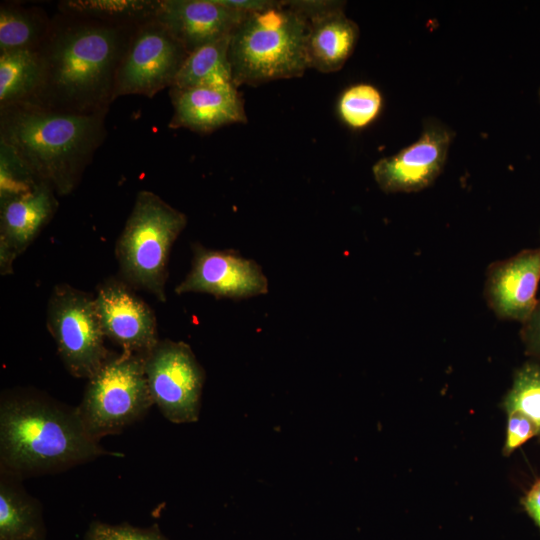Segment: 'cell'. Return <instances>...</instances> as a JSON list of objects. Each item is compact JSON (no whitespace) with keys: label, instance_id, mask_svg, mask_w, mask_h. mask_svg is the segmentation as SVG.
<instances>
[{"label":"cell","instance_id":"6da1fadb","mask_svg":"<svg viewBox=\"0 0 540 540\" xmlns=\"http://www.w3.org/2000/svg\"><path fill=\"white\" fill-rule=\"evenodd\" d=\"M138 25L57 13L39 48L40 86L25 105L81 114L108 111L118 67Z\"/></svg>","mask_w":540,"mask_h":540},{"label":"cell","instance_id":"7a4b0ae2","mask_svg":"<svg viewBox=\"0 0 540 540\" xmlns=\"http://www.w3.org/2000/svg\"><path fill=\"white\" fill-rule=\"evenodd\" d=\"M104 455L84 428L76 407L35 392L5 394L0 401V471L21 480L65 471Z\"/></svg>","mask_w":540,"mask_h":540},{"label":"cell","instance_id":"3957f363","mask_svg":"<svg viewBox=\"0 0 540 540\" xmlns=\"http://www.w3.org/2000/svg\"><path fill=\"white\" fill-rule=\"evenodd\" d=\"M108 111L81 114L31 105L0 110V141L58 196L70 194L106 137Z\"/></svg>","mask_w":540,"mask_h":540},{"label":"cell","instance_id":"277c9868","mask_svg":"<svg viewBox=\"0 0 540 540\" xmlns=\"http://www.w3.org/2000/svg\"><path fill=\"white\" fill-rule=\"evenodd\" d=\"M309 19L294 1L246 14L230 35L235 86L301 77L308 68Z\"/></svg>","mask_w":540,"mask_h":540},{"label":"cell","instance_id":"5b68a950","mask_svg":"<svg viewBox=\"0 0 540 540\" xmlns=\"http://www.w3.org/2000/svg\"><path fill=\"white\" fill-rule=\"evenodd\" d=\"M186 224L184 213L157 194L140 191L115 248L123 278L165 302L169 253Z\"/></svg>","mask_w":540,"mask_h":540},{"label":"cell","instance_id":"8992f818","mask_svg":"<svg viewBox=\"0 0 540 540\" xmlns=\"http://www.w3.org/2000/svg\"><path fill=\"white\" fill-rule=\"evenodd\" d=\"M145 356L112 354L88 379L76 407L87 433L97 442L142 419L152 405L145 375Z\"/></svg>","mask_w":540,"mask_h":540},{"label":"cell","instance_id":"52a82bcc","mask_svg":"<svg viewBox=\"0 0 540 540\" xmlns=\"http://www.w3.org/2000/svg\"><path fill=\"white\" fill-rule=\"evenodd\" d=\"M47 326L67 371L89 379L111 357L94 298L69 285H57L47 308Z\"/></svg>","mask_w":540,"mask_h":540},{"label":"cell","instance_id":"ba28073f","mask_svg":"<svg viewBox=\"0 0 540 540\" xmlns=\"http://www.w3.org/2000/svg\"><path fill=\"white\" fill-rule=\"evenodd\" d=\"M144 367L151 398L162 415L175 424L197 422L205 371L191 347L159 340L145 356Z\"/></svg>","mask_w":540,"mask_h":540},{"label":"cell","instance_id":"9c48e42d","mask_svg":"<svg viewBox=\"0 0 540 540\" xmlns=\"http://www.w3.org/2000/svg\"><path fill=\"white\" fill-rule=\"evenodd\" d=\"M188 54L155 17L140 23L118 67L114 100L126 95L152 98L171 87Z\"/></svg>","mask_w":540,"mask_h":540},{"label":"cell","instance_id":"30bf717a","mask_svg":"<svg viewBox=\"0 0 540 540\" xmlns=\"http://www.w3.org/2000/svg\"><path fill=\"white\" fill-rule=\"evenodd\" d=\"M453 137L447 125L435 118L426 119L414 143L374 164L379 188L385 193H410L432 185L443 171Z\"/></svg>","mask_w":540,"mask_h":540},{"label":"cell","instance_id":"8fae6325","mask_svg":"<svg viewBox=\"0 0 540 540\" xmlns=\"http://www.w3.org/2000/svg\"><path fill=\"white\" fill-rule=\"evenodd\" d=\"M192 266L175 292L205 293L216 298L244 299L268 293L260 265L235 250L208 249L194 244Z\"/></svg>","mask_w":540,"mask_h":540},{"label":"cell","instance_id":"7c38bea8","mask_svg":"<svg viewBox=\"0 0 540 540\" xmlns=\"http://www.w3.org/2000/svg\"><path fill=\"white\" fill-rule=\"evenodd\" d=\"M94 301L106 338L123 351L146 356L159 342L153 311L126 283L107 280Z\"/></svg>","mask_w":540,"mask_h":540},{"label":"cell","instance_id":"4fadbf2b","mask_svg":"<svg viewBox=\"0 0 540 540\" xmlns=\"http://www.w3.org/2000/svg\"><path fill=\"white\" fill-rule=\"evenodd\" d=\"M540 284V247L524 249L487 269L484 296L495 315L524 323L534 311Z\"/></svg>","mask_w":540,"mask_h":540},{"label":"cell","instance_id":"5bb4252c","mask_svg":"<svg viewBox=\"0 0 540 540\" xmlns=\"http://www.w3.org/2000/svg\"><path fill=\"white\" fill-rule=\"evenodd\" d=\"M309 19L306 43L308 68L322 73L340 70L352 55L358 38V25L344 12L342 1L294 0Z\"/></svg>","mask_w":540,"mask_h":540},{"label":"cell","instance_id":"9a60e30c","mask_svg":"<svg viewBox=\"0 0 540 540\" xmlns=\"http://www.w3.org/2000/svg\"><path fill=\"white\" fill-rule=\"evenodd\" d=\"M245 15L218 0H161L155 18L191 53L231 35Z\"/></svg>","mask_w":540,"mask_h":540},{"label":"cell","instance_id":"2e32d148","mask_svg":"<svg viewBox=\"0 0 540 540\" xmlns=\"http://www.w3.org/2000/svg\"><path fill=\"white\" fill-rule=\"evenodd\" d=\"M58 207L56 193L45 182L23 195L0 202V271L12 273L22 254L52 219Z\"/></svg>","mask_w":540,"mask_h":540},{"label":"cell","instance_id":"e0dca14e","mask_svg":"<svg viewBox=\"0 0 540 540\" xmlns=\"http://www.w3.org/2000/svg\"><path fill=\"white\" fill-rule=\"evenodd\" d=\"M173 115L170 128H186L200 134L246 123L244 101L234 84L170 88Z\"/></svg>","mask_w":540,"mask_h":540},{"label":"cell","instance_id":"ac0fdd59","mask_svg":"<svg viewBox=\"0 0 540 540\" xmlns=\"http://www.w3.org/2000/svg\"><path fill=\"white\" fill-rule=\"evenodd\" d=\"M0 540H46L41 503L22 480L0 471Z\"/></svg>","mask_w":540,"mask_h":540},{"label":"cell","instance_id":"d6986e66","mask_svg":"<svg viewBox=\"0 0 540 540\" xmlns=\"http://www.w3.org/2000/svg\"><path fill=\"white\" fill-rule=\"evenodd\" d=\"M41 77L39 49L0 53V110L30 103L40 86Z\"/></svg>","mask_w":540,"mask_h":540},{"label":"cell","instance_id":"ffe728a7","mask_svg":"<svg viewBox=\"0 0 540 540\" xmlns=\"http://www.w3.org/2000/svg\"><path fill=\"white\" fill-rule=\"evenodd\" d=\"M229 44L230 35L189 53L171 87L184 89L234 84Z\"/></svg>","mask_w":540,"mask_h":540},{"label":"cell","instance_id":"44dd1931","mask_svg":"<svg viewBox=\"0 0 540 540\" xmlns=\"http://www.w3.org/2000/svg\"><path fill=\"white\" fill-rule=\"evenodd\" d=\"M51 19L37 8L16 4L0 7V53L39 49L46 39Z\"/></svg>","mask_w":540,"mask_h":540},{"label":"cell","instance_id":"7402d4cb","mask_svg":"<svg viewBox=\"0 0 540 540\" xmlns=\"http://www.w3.org/2000/svg\"><path fill=\"white\" fill-rule=\"evenodd\" d=\"M159 1L77 0L59 3V12L109 23L138 25L155 17Z\"/></svg>","mask_w":540,"mask_h":540},{"label":"cell","instance_id":"603a6c76","mask_svg":"<svg viewBox=\"0 0 540 540\" xmlns=\"http://www.w3.org/2000/svg\"><path fill=\"white\" fill-rule=\"evenodd\" d=\"M506 412L518 411L530 418L538 428L540 437V363L525 362L514 373L510 390L504 397Z\"/></svg>","mask_w":540,"mask_h":540},{"label":"cell","instance_id":"cb8c5ba5","mask_svg":"<svg viewBox=\"0 0 540 540\" xmlns=\"http://www.w3.org/2000/svg\"><path fill=\"white\" fill-rule=\"evenodd\" d=\"M383 97L380 91L368 83L348 87L338 101V113L342 121L352 129H363L380 114Z\"/></svg>","mask_w":540,"mask_h":540},{"label":"cell","instance_id":"d4e9b609","mask_svg":"<svg viewBox=\"0 0 540 540\" xmlns=\"http://www.w3.org/2000/svg\"><path fill=\"white\" fill-rule=\"evenodd\" d=\"M39 183L14 149L0 141V202L28 193Z\"/></svg>","mask_w":540,"mask_h":540},{"label":"cell","instance_id":"484cf974","mask_svg":"<svg viewBox=\"0 0 540 540\" xmlns=\"http://www.w3.org/2000/svg\"><path fill=\"white\" fill-rule=\"evenodd\" d=\"M84 540H168L154 524L147 528L129 523L109 524L92 521L85 532Z\"/></svg>","mask_w":540,"mask_h":540},{"label":"cell","instance_id":"4316f807","mask_svg":"<svg viewBox=\"0 0 540 540\" xmlns=\"http://www.w3.org/2000/svg\"><path fill=\"white\" fill-rule=\"evenodd\" d=\"M535 436H539V431L530 418L518 411L507 412L506 440L502 450L503 455L509 456Z\"/></svg>","mask_w":540,"mask_h":540},{"label":"cell","instance_id":"83f0119b","mask_svg":"<svg viewBox=\"0 0 540 540\" xmlns=\"http://www.w3.org/2000/svg\"><path fill=\"white\" fill-rule=\"evenodd\" d=\"M521 325L520 338L525 354L540 361V298L530 317Z\"/></svg>","mask_w":540,"mask_h":540},{"label":"cell","instance_id":"f1b7e54d","mask_svg":"<svg viewBox=\"0 0 540 540\" xmlns=\"http://www.w3.org/2000/svg\"><path fill=\"white\" fill-rule=\"evenodd\" d=\"M521 505L540 531V478H538L521 499Z\"/></svg>","mask_w":540,"mask_h":540},{"label":"cell","instance_id":"f546056e","mask_svg":"<svg viewBox=\"0 0 540 540\" xmlns=\"http://www.w3.org/2000/svg\"><path fill=\"white\" fill-rule=\"evenodd\" d=\"M221 4L245 14L266 9L276 3L269 0H218Z\"/></svg>","mask_w":540,"mask_h":540},{"label":"cell","instance_id":"4dcf8cb0","mask_svg":"<svg viewBox=\"0 0 540 540\" xmlns=\"http://www.w3.org/2000/svg\"><path fill=\"white\" fill-rule=\"evenodd\" d=\"M539 99H540V89H539Z\"/></svg>","mask_w":540,"mask_h":540}]
</instances>
